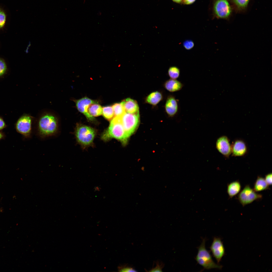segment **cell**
<instances>
[{
	"label": "cell",
	"mask_w": 272,
	"mask_h": 272,
	"mask_svg": "<svg viewBox=\"0 0 272 272\" xmlns=\"http://www.w3.org/2000/svg\"><path fill=\"white\" fill-rule=\"evenodd\" d=\"M121 116L115 117L111 121L108 127L103 132L101 139L107 141L112 139H117L125 144L128 137L122 123Z\"/></svg>",
	"instance_id": "1"
},
{
	"label": "cell",
	"mask_w": 272,
	"mask_h": 272,
	"mask_svg": "<svg viewBox=\"0 0 272 272\" xmlns=\"http://www.w3.org/2000/svg\"><path fill=\"white\" fill-rule=\"evenodd\" d=\"M39 134L43 137L54 135L58 130V123L57 118L53 115L47 114L40 119L38 125Z\"/></svg>",
	"instance_id": "2"
},
{
	"label": "cell",
	"mask_w": 272,
	"mask_h": 272,
	"mask_svg": "<svg viewBox=\"0 0 272 272\" xmlns=\"http://www.w3.org/2000/svg\"><path fill=\"white\" fill-rule=\"evenodd\" d=\"M96 133V130L93 128L79 124L76 125L75 130L77 142L84 148L92 144Z\"/></svg>",
	"instance_id": "3"
},
{
	"label": "cell",
	"mask_w": 272,
	"mask_h": 272,
	"mask_svg": "<svg viewBox=\"0 0 272 272\" xmlns=\"http://www.w3.org/2000/svg\"><path fill=\"white\" fill-rule=\"evenodd\" d=\"M206 241L205 239H203L198 248V253L195 257L196 261L198 264L207 269L213 268L221 269L222 266L214 262L210 253L206 249Z\"/></svg>",
	"instance_id": "4"
},
{
	"label": "cell",
	"mask_w": 272,
	"mask_h": 272,
	"mask_svg": "<svg viewBox=\"0 0 272 272\" xmlns=\"http://www.w3.org/2000/svg\"><path fill=\"white\" fill-rule=\"evenodd\" d=\"M213 10L216 18L227 20H229L234 11L229 0H215Z\"/></svg>",
	"instance_id": "5"
},
{
	"label": "cell",
	"mask_w": 272,
	"mask_h": 272,
	"mask_svg": "<svg viewBox=\"0 0 272 272\" xmlns=\"http://www.w3.org/2000/svg\"><path fill=\"white\" fill-rule=\"evenodd\" d=\"M121 121L129 138L134 131L140 122L139 113L131 114L125 112L121 117Z\"/></svg>",
	"instance_id": "6"
},
{
	"label": "cell",
	"mask_w": 272,
	"mask_h": 272,
	"mask_svg": "<svg viewBox=\"0 0 272 272\" xmlns=\"http://www.w3.org/2000/svg\"><path fill=\"white\" fill-rule=\"evenodd\" d=\"M262 195L256 192L249 185H246L240 192L238 199L243 206L250 204L254 201L262 198Z\"/></svg>",
	"instance_id": "7"
},
{
	"label": "cell",
	"mask_w": 272,
	"mask_h": 272,
	"mask_svg": "<svg viewBox=\"0 0 272 272\" xmlns=\"http://www.w3.org/2000/svg\"><path fill=\"white\" fill-rule=\"evenodd\" d=\"M32 118L29 115L24 114L18 120L15 124L16 131L26 137H29L31 131Z\"/></svg>",
	"instance_id": "8"
},
{
	"label": "cell",
	"mask_w": 272,
	"mask_h": 272,
	"mask_svg": "<svg viewBox=\"0 0 272 272\" xmlns=\"http://www.w3.org/2000/svg\"><path fill=\"white\" fill-rule=\"evenodd\" d=\"M210 248L213 256L219 264L225 252L224 247L221 239L214 237Z\"/></svg>",
	"instance_id": "9"
},
{
	"label": "cell",
	"mask_w": 272,
	"mask_h": 272,
	"mask_svg": "<svg viewBox=\"0 0 272 272\" xmlns=\"http://www.w3.org/2000/svg\"><path fill=\"white\" fill-rule=\"evenodd\" d=\"M74 101L78 110L84 114L89 120L92 121H94V117L88 113V110L89 106L91 104L97 103V101L87 97H84Z\"/></svg>",
	"instance_id": "10"
},
{
	"label": "cell",
	"mask_w": 272,
	"mask_h": 272,
	"mask_svg": "<svg viewBox=\"0 0 272 272\" xmlns=\"http://www.w3.org/2000/svg\"><path fill=\"white\" fill-rule=\"evenodd\" d=\"M216 146L218 151L226 158H229L231 154V145L226 136H222L217 139Z\"/></svg>",
	"instance_id": "11"
},
{
	"label": "cell",
	"mask_w": 272,
	"mask_h": 272,
	"mask_svg": "<svg viewBox=\"0 0 272 272\" xmlns=\"http://www.w3.org/2000/svg\"><path fill=\"white\" fill-rule=\"evenodd\" d=\"M165 111L169 117H173L179 113V100L173 95L168 96L165 105Z\"/></svg>",
	"instance_id": "12"
},
{
	"label": "cell",
	"mask_w": 272,
	"mask_h": 272,
	"mask_svg": "<svg viewBox=\"0 0 272 272\" xmlns=\"http://www.w3.org/2000/svg\"><path fill=\"white\" fill-rule=\"evenodd\" d=\"M231 153L234 156H242L248 152V148L244 141L241 139L235 140L231 145Z\"/></svg>",
	"instance_id": "13"
},
{
	"label": "cell",
	"mask_w": 272,
	"mask_h": 272,
	"mask_svg": "<svg viewBox=\"0 0 272 272\" xmlns=\"http://www.w3.org/2000/svg\"><path fill=\"white\" fill-rule=\"evenodd\" d=\"M126 113L136 114L139 113V108L137 101L129 98L123 100L121 103Z\"/></svg>",
	"instance_id": "14"
},
{
	"label": "cell",
	"mask_w": 272,
	"mask_h": 272,
	"mask_svg": "<svg viewBox=\"0 0 272 272\" xmlns=\"http://www.w3.org/2000/svg\"><path fill=\"white\" fill-rule=\"evenodd\" d=\"M251 0H229L233 10L241 13L245 12L248 9Z\"/></svg>",
	"instance_id": "15"
},
{
	"label": "cell",
	"mask_w": 272,
	"mask_h": 272,
	"mask_svg": "<svg viewBox=\"0 0 272 272\" xmlns=\"http://www.w3.org/2000/svg\"><path fill=\"white\" fill-rule=\"evenodd\" d=\"M164 86L167 90L173 92L181 90L184 86V84L177 79H171L165 82Z\"/></svg>",
	"instance_id": "16"
},
{
	"label": "cell",
	"mask_w": 272,
	"mask_h": 272,
	"mask_svg": "<svg viewBox=\"0 0 272 272\" xmlns=\"http://www.w3.org/2000/svg\"><path fill=\"white\" fill-rule=\"evenodd\" d=\"M241 189V185L238 181H233L228 184L227 191L230 198H232L240 192Z\"/></svg>",
	"instance_id": "17"
},
{
	"label": "cell",
	"mask_w": 272,
	"mask_h": 272,
	"mask_svg": "<svg viewBox=\"0 0 272 272\" xmlns=\"http://www.w3.org/2000/svg\"><path fill=\"white\" fill-rule=\"evenodd\" d=\"M163 96L160 92L156 91L153 92L146 98V102L150 105L155 106L162 99Z\"/></svg>",
	"instance_id": "18"
},
{
	"label": "cell",
	"mask_w": 272,
	"mask_h": 272,
	"mask_svg": "<svg viewBox=\"0 0 272 272\" xmlns=\"http://www.w3.org/2000/svg\"><path fill=\"white\" fill-rule=\"evenodd\" d=\"M268 186L264 178L258 176L254 183L253 190L255 192L261 191L268 189Z\"/></svg>",
	"instance_id": "19"
},
{
	"label": "cell",
	"mask_w": 272,
	"mask_h": 272,
	"mask_svg": "<svg viewBox=\"0 0 272 272\" xmlns=\"http://www.w3.org/2000/svg\"><path fill=\"white\" fill-rule=\"evenodd\" d=\"M88 111V113L92 117H97L102 114L103 108L100 105L98 104V103H93L89 106Z\"/></svg>",
	"instance_id": "20"
},
{
	"label": "cell",
	"mask_w": 272,
	"mask_h": 272,
	"mask_svg": "<svg viewBox=\"0 0 272 272\" xmlns=\"http://www.w3.org/2000/svg\"><path fill=\"white\" fill-rule=\"evenodd\" d=\"M102 114L103 117L108 120L113 119L114 116L113 108L110 106L104 107L103 108Z\"/></svg>",
	"instance_id": "21"
},
{
	"label": "cell",
	"mask_w": 272,
	"mask_h": 272,
	"mask_svg": "<svg viewBox=\"0 0 272 272\" xmlns=\"http://www.w3.org/2000/svg\"><path fill=\"white\" fill-rule=\"evenodd\" d=\"M180 70L177 67L172 66L169 69L168 74L171 79H177L178 78L180 75Z\"/></svg>",
	"instance_id": "22"
},
{
	"label": "cell",
	"mask_w": 272,
	"mask_h": 272,
	"mask_svg": "<svg viewBox=\"0 0 272 272\" xmlns=\"http://www.w3.org/2000/svg\"><path fill=\"white\" fill-rule=\"evenodd\" d=\"M114 117L121 116L125 113L124 108L121 103L115 104L112 106Z\"/></svg>",
	"instance_id": "23"
},
{
	"label": "cell",
	"mask_w": 272,
	"mask_h": 272,
	"mask_svg": "<svg viewBox=\"0 0 272 272\" xmlns=\"http://www.w3.org/2000/svg\"><path fill=\"white\" fill-rule=\"evenodd\" d=\"M7 66L5 60L0 57V77L4 75L7 72Z\"/></svg>",
	"instance_id": "24"
},
{
	"label": "cell",
	"mask_w": 272,
	"mask_h": 272,
	"mask_svg": "<svg viewBox=\"0 0 272 272\" xmlns=\"http://www.w3.org/2000/svg\"><path fill=\"white\" fill-rule=\"evenodd\" d=\"M6 21V16L4 11L0 8V29L5 25Z\"/></svg>",
	"instance_id": "25"
},
{
	"label": "cell",
	"mask_w": 272,
	"mask_h": 272,
	"mask_svg": "<svg viewBox=\"0 0 272 272\" xmlns=\"http://www.w3.org/2000/svg\"><path fill=\"white\" fill-rule=\"evenodd\" d=\"M118 270L120 272H137L133 268L127 264L119 266L118 267Z\"/></svg>",
	"instance_id": "26"
},
{
	"label": "cell",
	"mask_w": 272,
	"mask_h": 272,
	"mask_svg": "<svg viewBox=\"0 0 272 272\" xmlns=\"http://www.w3.org/2000/svg\"><path fill=\"white\" fill-rule=\"evenodd\" d=\"M156 266L155 267H153L148 272H162V269L163 268L164 265L163 263H160L159 261H157L155 262Z\"/></svg>",
	"instance_id": "27"
},
{
	"label": "cell",
	"mask_w": 272,
	"mask_h": 272,
	"mask_svg": "<svg viewBox=\"0 0 272 272\" xmlns=\"http://www.w3.org/2000/svg\"><path fill=\"white\" fill-rule=\"evenodd\" d=\"M194 43L191 40H187L184 42L183 45L184 48L187 50H189L192 49L194 46Z\"/></svg>",
	"instance_id": "28"
},
{
	"label": "cell",
	"mask_w": 272,
	"mask_h": 272,
	"mask_svg": "<svg viewBox=\"0 0 272 272\" xmlns=\"http://www.w3.org/2000/svg\"><path fill=\"white\" fill-rule=\"evenodd\" d=\"M264 179L267 184L269 186L272 184V173H269L266 175Z\"/></svg>",
	"instance_id": "29"
},
{
	"label": "cell",
	"mask_w": 272,
	"mask_h": 272,
	"mask_svg": "<svg viewBox=\"0 0 272 272\" xmlns=\"http://www.w3.org/2000/svg\"><path fill=\"white\" fill-rule=\"evenodd\" d=\"M6 126V124L3 119L0 116V130L5 128Z\"/></svg>",
	"instance_id": "30"
},
{
	"label": "cell",
	"mask_w": 272,
	"mask_h": 272,
	"mask_svg": "<svg viewBox=\"0 0 272 272\" xmlns=\"http://www.w3.org/2000/svg\"><path fill=\"white\" fill-rule=\"evenodd\" d=\"M196 0H183L184 3L186 5H190L193 3Z\"/></svg>",
	"instance_id": "31"
},
{
	"label": "cell",
	"mask_w": 272,
	"mask_h": 272,
	"mask_svg": "<svg viewBox=\"0 0 272 272\" xmlns=\"http://www.w3.org/2000/svg\"><path fill=\"white\" fill-rule=\"evenodd\" d=\"M4 133L0 131V140L4 138Z\"/></svg>",
	"instance_id": "32"
},
{
	"label": "cell",
	"mask_w": 272,
	"mask_h": 272,
	"mask_svg": "<svg viewBox=\"0 0 272 272\" xmlns=\"http://www.w3.org/2000/svg\"><path fill=\"white\" fill-rule=\"evenodd\" d=\"M174 2L177 3H180L183 1V0H172Z\"/></svg>",
	"instance_id": "33"
}]
</instances>
